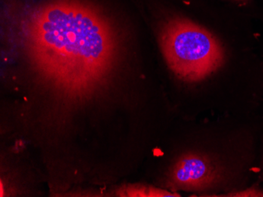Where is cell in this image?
Segmentation results:
<instances>
[{"mask_svg":"<svg viewBox=\"0 0 263 197\" xmlns=\"http://www.w3.org/2000/svg\"><path fill=\"white\" fill-rule=\"evenodd\" d=\"M120 48L113 20L88 0H48L24 22L22 51L31 76L68 108L81 107L106 91Z\"/></svg>","mask_w":263,"mask_h":197,"instance_id":"6da1fadb","label":"cell"},{"mask_svg":"<svg viewBox=\"0 0 263 197\" xmlns=\"http://www.w3.org/2000/svg\"><path fill=\"white\" fill-rule=\"evenodd\" d=\"M159 42L167 65L184 82L203 80L224 63V48L218 38L184 17L167 20L161 27Z\"/></svg>","mask_w":263,"mask_h":197,"instance_id":"7a4b0ae2","label":"cell"},{"mask_svg":"<svg viewBox=\"0 0 263 197\" xmlns=\"http://www.w3.org/2000/svg\"><path fill=\"white\" fill-rule=\"evenodd\" d=\"M221 179V170L212 160L199 154H186L173 166L169 185L173 189L202 191L212 187Z\"/></svg>","mask_w":263,"mask_h":197,"instance_id":"3957f363","label":"cell"},{"mask_svg":"<svg viewBox=\"0 0 263 197\" xmlns=\"http://www.w3.org/2000/svg\"><path fill=\"white\" fill-rule=\"evenodd\" d=\"M124 196H180L177 193L167 192L153 187H146L144 185H129L124 189L122 193Z\"/></svg>","mask_w":263,"mask_h":197,"instance_id":"277c9868","label":"cell"},{"mask_svg":"<svg viewBox=\"0 0 263 197\" xmlns=\"http://www.w3.org/2000/svg\"><path fill=\"white\" fill-rule=\"evenodd\" d=\"M227 196H263V192L257 189H250L241 192L228 194Z\"/></svg>","mask_w":263,"mask_h":197,"instance_id":"5b68a950","label":"cell"}]
</instances>
